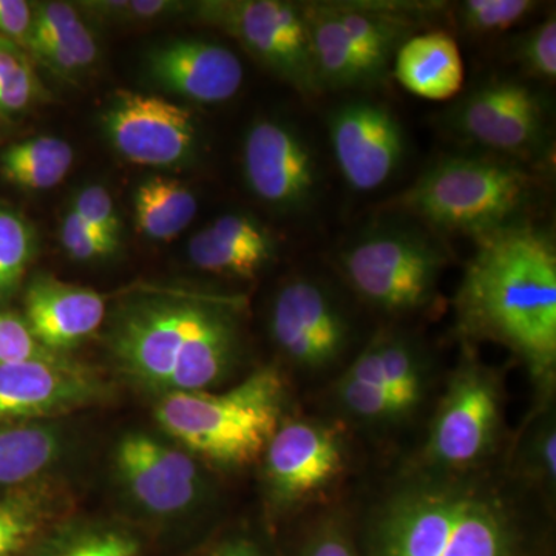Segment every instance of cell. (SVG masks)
<instances>
[{"mask_svg": "<svg viewBox=\"0 0 556 556\" xmlns=\"http://www.w3.org/2000/svg\"><path fill=\"white\" fill-rule=\"evenodd\" d=\"M364 556H546L551 540L477 482L420 478L356 525Z\"/></svg>", "mask_w": 556, "mask_h": 556, "instance_id": "cell-1", "label": "cell"}, {"mask_svg": "<svg viewBox=\"0 0 556 556\" xmlns=\"http://www.w3.org/2000/svg\"><path fill=\"white\" fill-rule=\"evenodd\" d=\"M456 313L464 334L510 348L536 378H551L556 362L551 236L522 222L478 240L457 289Z\"/></svg>", "mask_w": 556, "mask_h": 556, "instance_id": "cell-2", "label": "cell"}, {"mask_svg": "<svg viewBox=\"0 0 556 556\" xmlns=\"http://www.w3.org/2000/svg\"><path fill=\"white\" fill-rule=\"evenodd\" d=\"M240 327L226 303L152 299L121 314L110 348L121 371L164 394L207 391L236 367Z\"/></svg>", "mask_w": 556, "mask_h": 556, "instance_id": "cell-3", "label": "cell"}, {"mask_svg": "<svg viewBox=\"0 0 556 556\" xmlns=\"http://www.w3.org/2000/svg\"><path fill=\"white\" fill-rule=\"evenodd\" d=\"M536 177L525 164L495 155L442 156L393 201L424 226L475 240L526 222Z\"/></svg>", "mask_w": 556, "mask_h": 556, "instance_id": "cell-4", "label": "cell"}, {"mask_svg": "<svg viewBox=\"0 0 556 556\" xmlns=\"http://www.w3.org/2000/svg\"><path fill=\"white\" fill-rule=\"evenodd\" d=\"M285 402L283 376L268 367L223 393L164 394L155 417L193 455L222 467H244L265 453L281 426Z\"/></svg>", "mask_w": 556, "mask_h": 556, "instance_id": "cell-5", "label": "cell"}, {"mask_svg": "<svg viewBox=\"0 0 556 556\" xmlns=\"http://www.w3.org/2000/svg\"><path fill=\"white\" fill-rule=\"evenodd\" d=\"M354 292L388 316H408L431 305L448 263L434 233L415 222L371 223L339 252Z\"/></svg>", "mask_w": 556, "mask_h": 556, "instance_id": "cell-6", "label": "cell"}, {"mask_svg": "<svg viewBox=\"0 0 556 556\" xmlns=\"http://www.w3.org/2000/svg\"><path fill=\"white\" fill-rule=\"evenodd\" d=\"M193 16L225 31L244 50L303 97L321 93L302 3L281 0H204Z\"/></svg>", "mask_w": 556, "mask_h": 556, "instance_id": "cell-7", "label": "cell"}, {"mask_svg": "<svg viewBox=\"0 0 556 556\" xmlns=\"http://www.w3.org/2000/svg\"><path fill=\"white\" fill-rule=\"evenodd\" d=\"M269 332L289 364L320 375L346 356L354 324L334 288L321 278L299 276L285 281L274 295Z\"/></svg>", "mask_w": 556, "mask_h": 556, "instance_id": "cell-8", "label": "cell"}, {"mask_svg": "<svg viewBox=\"0 0 556 556\" xmlns=\"http://www.w3.org/2000/svg\"><path fill=\"white\" fill-rule=\"evenodd\" d=\"M445 123L467 144L521 164L540 159L547 148L546 105L517 79L479 84L456 102Z\"/></svg>", "mask_w": 556, "mask_h": 556, "instance_id": "cell-9", "label": "cell"}, {"mask_svg": "<svg viewBox=\"0 0 556 556\" xmlns=\"http://www.w3.org/2000/svg\"><path fill=\"white\" fill-rule=\"evenodd\" d=\"M500 426V379L467 353L453 372L431 424L428 463L439 471H464L477 466L492 452Z\"/></svg>", "mask_w": 556, "mask_h": 556, "instance_id": "cell-10", "label": "cell"}, {"mask_svg": "<svg viewBox=\"0 0 556 556\" xmlns=\"http://www.w3.org/2000/svg\"><path fill=\"white\" fill-rule=\"evenodd\" d=\"M243 174L255 199L281 214H302L316 204L321 174L317 155L298 127L263 118L249 127Z\"/></svg>", "mask_w": 556, "mask_h": 556, "instance_id": "cell-11", "label": "cell"}, {"mask_svg": "<svg viewBox=\"0 0 556 556\" xmlns=\"http://www.w3.org/2000/svg\"><path fill=\"white\" fill-rule=\"evenodd\" d=\"M263 456L274 508L288 511L338 481L346 464L345 438L318 420H289L278 427Z\"/></svg>", "mask_w": 556, "mask_h": 556, "instance_id": "cell-12", "label": "cell"}, {"mask_svg": "<svg viewBox=\"0 0 556 556\" xmlns=\"http://www.w3.org/2000/svg\"><path fill=\"white\" fill-rule=\"evenodd\" d=\"M102 127L112 148L139 166L188 163L199 141L188 109L138 91H118L102 115Z\"/></svg>", "mask_w": 556, "mask_h": 556, "instance_id": "cell-13", "label": "cell"}, {"mask_svg": "<svg viewBox=\"0 0 556 556\" xmlns=\"http://www.w3.org/2000/svg\"><path fill=\"white\" fill-rule=\"evenodd\" d=\"M328 134L340 174L357 192L382 188L396 174L407 150L404 127L393 110L365 98L332 109Z\"/></svg>", "mask_w": 556, "mask_h": 556, "instance_id": "cell-14", "label": "cell"}, {"mask_svg": "<svg viewBox=\"0 0 556 556\" xmlns=\"http://www.w3.org/2000/svg\"><path fill=\"white\" fill-rule=\"evenodd\" d=\"M97 372L61 354L0 365V424L33 422L101 402Z\"/></svg>", "mask_w": 556, "mask_h": 556, "instance_id": "cell-15", "label": "cell"}, {"mask_svg": "<svg viewBox=\"0 0 556 556\" xmlns=\"http://www.w3.org/2000/svg\"><path fill=\"white\" fill-rule=\"evenodd\" d=\"M116 468L139 507L153 518L182 517L203 493L193 457L149 434L130 433L121 439Z\"/></svg>", "mask_w": 556, "mask_h": 556, "instance_id": "cell-16", "label": "cell"}, {"mask_svg": "<svg viewBox=\"0 0 556 556\" xmlns=\"http://www.w3.org/2000/svg\"><path fill=\"white\" fill-rule=\"evenodd\" d=\"M150 78L161 89L200 104L232 100L243 86V64L214 40L179 39L150 51Z\"/></svg>", "mask_w": 556, "mask_h": 556, "instance_id": "cell-17", "label": "cell"}, {"mask_svg": "<svg viewBox=\"0 0 556 556\" xmlns=\"http://www.w3.org/2000/svg\"><path fill=\"white\" fill-rule=\"evenodd\" d=\"M105 299L90 288L39 276L25 294V321L31 334L50 353L78 346L101 327Z\"/></svg>", "mask_w": 556, "mask_h": 556, "instance_id": "cell-18", "label": "cell"}, {"mask_svg": "<svg viewBox=\"0 0 556 556\" xmlns=\"http://www.w3.org/2000/svg\"><path fill=\"white\" fill-rule=\"evenodd\" d=\"M343 376L383 388L409 416L426 397L430 365L422 343L408 332L386 328L372 336Z\"/></svg>", "mask_w": 556, "mask_h": 556, "instance_id": "cell-19", "label": "cell"}, {"mask_svg": "<svg viewBox=\"0 0 556 556\" xmlns=\"http://www.w3.org/2000/svg\"><path fill=\"white\" fill-rule=\"evenodd\" d=\"M277 241L266 226L247 214H225L189 241L190 262L218 276L252 280L276 257Z\"/></svg>", "mask_w": 556, "mask_h": 556, "instance_id": "cell-20", "label": "cell"}, {"mask_svg": "<svg viewBox=\"0 0 556 556\" xmlns=\"http://www.w3.org/2000/svg\"><path fill=\"white\" fill-rule=\"evenodd\" d=\"M393 72L405 90L430 101L452 100L466 78L459 47L442 30L412 36L394 56Z\"/></svg>", "mask_w": 556, "mask_h": 556, "instance_id": "cell-21", "label": "cell"}, {"mask_svg": "<svg viewBox=\"0 0 556 556\" xmlns=\"http://www.w3.org/2000/svg\"><path fill=\"white\" fill-rule=\"evenodd\" d=\"M321 90L364 89L383 78L358 53L328 2L302 3Z\"/></svg>", "mask_w": 556, "mask_h": 556, "instance_id": "cell-22", "label": "cell"}, {"mask_svg": "<svg viewBox=\"0 0 556 556\" xmlns=\"http://www.w3.org/2000/svg\"><path fill=\"white\" fill-rule=\"evenodd\" d=\"M197 208L192 190L175 178L150 177L135 190V226L150 240H174L193 222Z\"/></svg>", "mask_w": 556, "mask_h": 556, "instance_id": "cell-23", "label": "cell"}, {"mask_svg": "<svg viewBox=\"0 0 556 556\" xmlns=\"http://www.w3.org/2000/svg\"><path fill=\"white\" fill-rule=\"evenodd\" d=\"M62 452L56 430L36 422L0 424V486L24 484L49 470Z\"/></svg>", "mask_w": 556, "mask_h": 556, "instance_id": "cell-24", "label": "cell"}, {"mask_svg": "<svg viewBox=\"0 0 556 556\" xmlns=\"http://www.w3.org/2000/svg\"><path fill=\"white\" fill-rule=\"evenodd\" d=\"M73 156L72 146L65 139H24L0 153V175L17 188L51 189L67 177Z\"/></svg>", "mask_w": 556, "mask_h": 556, "instance_id": "cell-25", "label": "cell"}, {"mask_svg": "<svg viewBox=\"0 0 556 556\" xmlns=\"http://www.w3.org/2000/svg\"><path fill=\"white\" fill-rule=\"evenodd\" d=\"M149 541L124 525L56 526L33 556H149Z\"/></svg>", "mask_w": 556, "mask_h": 556, "instance_id": "cell-26", "label": "cell"}, {"mask_svg": "<svg viewBox=\"0 0 556 556\" xmlns=\"http://www.w3.org/2000/svg\"><path fill=\"white\" fill-rule=\"evenodd\" d=\"M31 36L51 40L68 51L84 72L98 60V43L78 9L65 2H42L33 7ZM28 35V36H30Z\"/></svg>", "mask_w": 556, "mask_h": 556, "instance_id": "cell-27", "label": "cell"}, {"mask_svg": "<svg viewBox=\"0 0 556 556\" xmlns=\"http://www.w3.org/2000/svg\"><path fill=\"white\" fill-rule=\"evenodd\" d=\"M56 526L54 511L36 497L0 500V556H33Z\"/></svg>", "mask_w": 556, "mask_h": 556, "instance_id": "cell-28", "label": "cell"}, {"mask_svg": "<svg viewBox=\"0 0 556 556\" xmlns=\"http://www.w3.org/2000/svg\"><path fill=\"white\" fill-rule=\"evenodd\" d=\"M281 556H364L358 546L356 525L336 511H325L300 527L289 538Z\"/></svg>", "mask_w": 556, "mask_h": 556, "instance_id": "cell-29", "label": "cell"}, {"mask_svg": "<svg viewBox=\"0 0 556 556\" xmlns=\"http://www.w3.org/2000/svg\"><path fill=\"white\" fill-rule=\"evenodd\" d=\"M35 247V232L27 219L0 204V303L20 288Z\"/></svg>", "mask_w": 556, "mask_h": 556, "instance_id": "cell-30", "label": "cell"}, {"mask_svg": "<svg viewBox=\"0 0 556 556\" xmlns=\"http://www.w3.org/2000/svg\"><path fill=\"white\" fill-rule=\"evenodd\" d=\"M515 466L527 481L546 492H555L556 430L552 413L538 416L527 428L519 441Z\"/></svg>", "mask_w": 556, "mask_h": 556, "instance_id": "cell-31", "label": "cell"}, {"mask_svg": "<svg viewBox=\"0 0 556 556\" xmlns=\"http://www.w3.org/2000/svg\"><path fill=\"white\" fill-rule=\"evenodd\" d=\"M42 94L27 51L0 36V113H20Z\"/></svg>", "mask_w": 556, "mask_h": 556, "instance_id": "cell-32", "label": "cell"}, {"mask_svg": "<svg viewBox=\"0 0 556 556\" xmlns=\"http://www.w3.org/2000/svg\"><path fill=\"white\" fill-rule=\"evenodd\" d=\"M536 7L533 0H466L457 3L455 20L467 35L489 38L517 27Z\"/></svg>", "mask_w": 556, "mask_h": 556, "instance_id": "cell-33", "label": "cell"}, {"mask_svg": "<svg viewBox=\"0 0 556 556\" xmlns=\"http://www.w3.org/2000/svg\"><path fill=\"white\" fill-rule=\"evenodd\" d=\"M332 396L339 408L358 422L382 426L399 422L408 416L383 388L368 386L343 375L336 382Z\"/></svg>", "mask_w": 556, "mask_h": 556, "instance_id": "cell-34", "label": "cell"}, {"mask_svg": "<svg viewBox=\"0 0 556 556\" xmlns=\"http://www.w3.org/2000/svg\"><path fill=\"white\" fill-rule=\"evenodd\" d=\"M78 5L91 20L119 25L164 20L188 9V3L175 0H90Z\"/></svg>", "mask_w": 556, "mask_h": 556, "instance_id": "cell-35", "label": "cell"}, {"mask_svg": "<svg viewBox=\"0 0 556 556\" xmlns=\"http://www.w3.org/2000/svg\"><path fill=\"white\" fill-rule=\"evenodd\" d=\"M514 60L532 78L554 83L556 78V20L554 14L519 36Z\"/></svg>", "mask_w": 556, "mask_h": 556, "instance_id": "cell-36", "label": "cell"}, {"mask_svg": "<svg viewBox=\"0 0 556 556\" xmlns=\"http://www.w3.org/2000/svg\"><path fill=\"white\" fill-rule=\"evenodd\" d=\"M70 211L75 212L76 217L94 232L121 244L123 225L108 189L97 185L86 186L76 193Z\"/></svg>", "mask_w": 556, "mask_h": 556, "instance_id": "cell-37", "label": "cell"}, {"mask_svg": "<svg viewBox=\"0 0 556 556\" xmlns=\"http://www.w3.org/2000/svg\"><path fill=\"white\" fill-rule=\"evenodd\" d=\"M60 239L70 258L78 262H94L116 254L119 244L108 240L84 225L75 212L68 211L62 219Z\"/></svg>", "mask_w": 556, "mask_h": 556, "instance_id": "cell-38", "label": "cell"}, {"mask_svg": "<svg viewBox=\"0 0 556 556\" xmlns=\"http://www.w3.org/2000/svg\"><path fill=\"white\" fill-rule=\"evenodd\" d=\"M31 334L25 318L0 311V365L51 356Z\"/></svg>", "mask_w": 556, "mask_h": 556, "instance_id": "cell-39", "label": "cell"}, {"mask_svg": "<svg viewBox=\"0 0 556 556\" xmlns=\"http://www.w3.org/2000/svg\"><path fill=\"white\" fill-rule=\"evenodd\" d=\"M195 556H281L280 548L270 547L266 541L248 535V533H236L222 538L208 544Z\"/></svg>", "mask_w": 556, "mask_h": 556, "instance_id": "cell-40", "label": "cell"}, {"mask_svg": "<svg viewBox=\"0 0 556 556\" xmlns=\"http://www.w3.org/2000/svg\"><path fill=\"white\" fill-rule=\"evenodd\" d=\"M33 5L24 0H0V36L20 43L24 49L30 35Z\"/></svg>", "mask_w": 556, "mask_h": 556, "instance_id": "cell-41", "label": "cell"}, {"mask_svg": "<svg viewBox=\"0 0 556 556\" xmlns=\"http://www.w3.org/2000/svg\"><path fill=\"white\" fill-rule=\"evenodd\" d=\"M546 556H554V552H551V554H547Z\"/></svg>", "mask_w": 556, "mask_h": 556, "instance_id": "cell-42", "label": "cell"}]
</instances>
